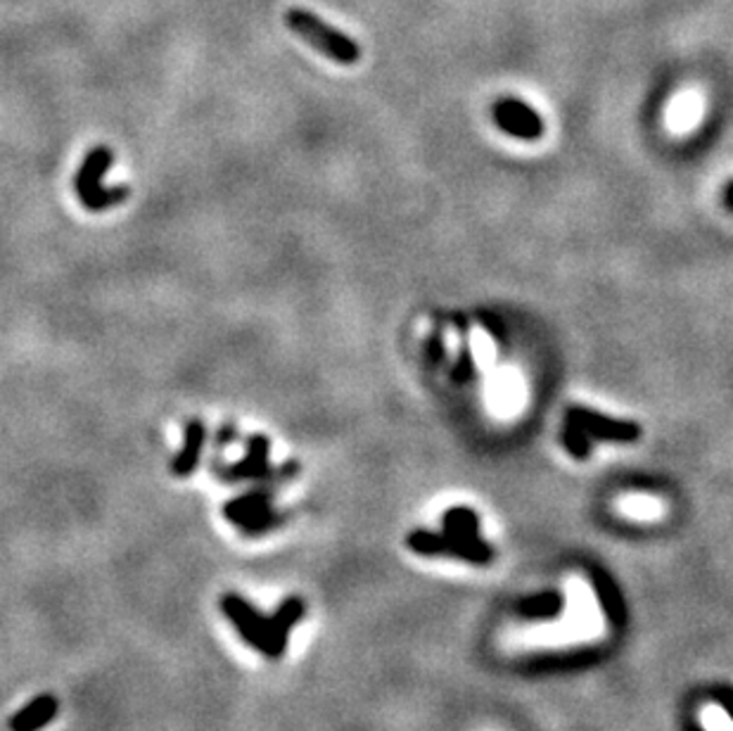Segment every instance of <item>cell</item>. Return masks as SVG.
Here are the masks:
<instances>
[{
	"label": "cell",
	"mask_w": 733,
	"mask_h": 731,
	"mask_svg": "<svg viewBox=\"0 0 733 731\" xmlns=\"http://www.w3.org/2000/svg\"><path fill=\"white\" fill-rule=\"evenodd\" d=\"M623 509L633 515V518H655L660 511H662V506L653 499H645V497H633V499H627L623 503Z\"/></svg>",
	"instance_id": "obj_14"
},
{
	"label": "cell",
	"mask_w": 733,
	"mask_h": 731,
	"mask_svg": "<svg viewBox=\"0 0 733 731\" xmlns=\"http://www.w3.org/2000/svg\"><path fill=\"white\" fill-rule=\"evenodd\" d=\"M288 30L300 36L304 44L312 46L314 50L326 55L328 60L337 65H357L361 60V46L354 38L347 36L345 32L335 30L326 20L302 8H292L286 15Z\"/></svg>",
	"instance_id": "obj_4"
},
{
	"label": "cell",
	"mask_w": 733,
	"mask_h": 731,
	"mask_svg": "<svg viewBox=\"0 0 733 731\" xmlns=\"http://www.w3.org/2000/svg\"><path fill=\"white\" fill-rule=\"evenodd\" d=\"M269 452H271V440L266 434H252L247 440V454L243 461L233 463V466H219L214 463V475L223 483H249V480H276V483H288L292 477H298L302 466L298 461H288L280 468L269 466Z\"/></svg>",
	"instance_id": "obj_5"
},
{
	"label": "cell",
	"mask_w": 733,
	"mask_h": 731,
	"mask_svg": "<svg viewBox=\"0 0 733 731\" xmlns=\"http://www.w3.org/2000/svg\"><path fill=\"white\" fill-rule=\"evenodd\" d=\"M207 444V426L202 418H188L186 428H183V446L181 452L174 456L172 463V473L178 477H188L197 466H200V459Z\"/></svg>",
	"instance_id": "obj_9"
},
{
	"label": "cell",
	"mask_w": 733,
	"mask_h": 731,
	"mask_svg": "<svg viewBox=\"0 0 733 731\" xmlns=\"http://www.w3.org/2000/svg\"><path fill=\"white\" fill-rule=\"evenodd\" d=\"M724 202L729 209H733V181L726 186V193H724Z\"/></svg>",
	"instance_id": "obj_17"
},
{
	"label": "cell",
	"mask_w": 733,
	"mask_h": 731,
	"mask_svg": "<svg viewBox=\"0 0 733 731\" xmlns=\"http://www.w3.org/2000/svg\"><path fill=\"white\" fill-rule=\"evenodd\" d=\"M568 420L574 426H580L589 438L601 440V442H615V444H633L641 438V426L633 420H619L613 416H605L601 411L586 409V406H570Z\"/></svg>",
	"instance_id": "obj_6"
},
{
	"label": "cell",
	"mask_w": 733,
	"mask_h": 731,
	"mask_svg": "<svg viewBox=\"0 0 733 731\" xmlns=\"http://www.w3.org/2000/svg\"><path fill=\"white\" fill-rule=\"evenodd\" d=\"M495 121L501 131L520 140H539L544 136L539 112L517 97H501L495 105Z\"/></svg>",
	"instance_id": "obj_7"
},
{
	"label": "cell",
	"mask_w": 733,
	"mask_h": 731,
	"mask_svg": "<svg viewBox=\"0 0 733 731\" xmlns=\"http://www.w3.org/2000/svg\"><path fill=\"white\" fill-rule=\"evenodd\" d=\"M475 378V359H473V351L468 347H463L461 351V357L456 361L454 369H451V381L458 383V385H465V383H470Z\"/></svg>",
	"instance_id": "obj_13"
},
{
	"label": "cell",
	"mask_w": 733,
	"mask_h": 731,
	"mask_svg": "<svg viewBox=\"0 0 733 731\" xmlns=\"http://www.w3.org/2000/svg\"><path fill=\"white\" fill-rule=\"evenodd\" d=\"M280 483L276 480H264L257 489H252L247 491V495L243 497H237L233 501H229L223 506V515L231 520L233 525L240 527V532H243L249 523H255V520L266 513L271 509V503H274V489L278 487Z\"/></svg>",
	"instance_id": "obj_8"
},
{
	"label": "cell",
	"mask_w": 733,
	"mask_h": 731,
	"mask_svg": "<svg viewBox=\"0 0 733 731\" xmlns=\"http://www.w3.org/2000/svg\"><path fill=\"white\" fill-rule=\"evenodd\" d=\"M221 608L229 615V620L237 627L257 651H264L266 655H280L286 649V637L292 623H298L302 617V603L298 599L286 601V606L278 611L276 617H264L249 606L247 601L240 599L237 594H225L221 599Z\"/></svg>",
	"instance_id": "obj_2"
},
{
	"label": "cell",
	"mask_w": 733,
	"mask_h": 731,
	"mask_svg": "<svg viewBox=\"0 0 733 731\" xmlns=\"http://www.w3.org/2000/svg\"><path fill=\"white\" fill-rule=\"evenodd\" d=\"M235 440H237L235 423H223L217 432V452H221V449H225V446H231Z\"/></svg>",
	"instance_id": "obj_15"
},
{
	"label": "cell",
	"mask_w": 733,
	"mask_h": 731,
	"mask_svg": "<svg viewBox=\"0 0 733 731\" xmlns=\"http://www.w3.org/2000/svg\"><path fill=\"white\" fill-rule=\"evenodd\" d=\"M700 722L705 731H733L731 717L719 708V706H708L700 712Z\"/></svg>",
	"instance_id": "obj_12"
},
{
	"label": "cell",
	"mask_w": 733,
	"mask_h": 731,
	"mask_svg": "<svg viewBox=\"0 0 733 731\" xmlns=\"http://www.w3.org/2000/svg\"><path fill=\"white\" fill-rule=\"evenodd\" d=\"M55 715H58V698L40 696L12 717L10 729L12 731H38V729H44Z\"/></svg>",
	"instance_id": "obj_10"
},
{
	"label": "cell",
	"mask_w": 733,
	"mask_h": 731,
	"mask_svg": "<svg viewBox=\"0 0 733 731\" xmlns=\"http://www.w3.org/2000/svg\"><path fill=\"white\" fill-rule=\"evenodd\" d=\"M115 164V152L107 146H95L83 158L77 178L74 190L79 195V202L89 209V212H105V209L117 207L129 200V186H103V178Z\"/></svg>",
	"instance_id": "obj_3"
},
{
	"label": "cell",
	"mask_w": 733,
	"mask_h": 731,
	"mask_svg": "<svg viewBox=\"0 0 733 731\" xmlns=\"http://www.w3.org/2000/svg\"><path fill=\"white\" fill-rule=\"evenodd\" d=\"M605 635V617L601 613L594 587L582 578L568 580V613L560 620L523 627L511 637V646L527 649H556V646L589 643Z\"/></svg>",
	"instance_id": "obj_1"
},
{
	"label": "cell",
	"mask_w": 733,
	"mask_h": 731,
	"mask_svg": "<svg viewBox=\"0 0 733 731\" xmlns=\"http://www.w3.org/2000/svg\"><path fill=\"white\" fill-rule=\"evenodd\" d=\"M560 440L562 444H566L568 452L574 456V459H586L591 454V440H589V434L580 428V426H574V423H566V428H562V434H560Z\"/></svg>",
	"instance_id": "obj_11"
},
{
	"label": "cell",
	"mask_w": 733,
	"mask_h": 731,
	"mask_svg": "<svg viewBox=\"0 0 733 731\" xmlns=\"http://www.w3.org/2000/svg\"><path fill=\"white\" fill-rule=\"evenodd\" d=\"M444 357V345H442V337L440 335H432L428 340V359L430 363H440Z\"/></svg>",
	"instance_id": "obj_16"
}]
</instances>
